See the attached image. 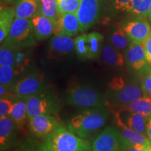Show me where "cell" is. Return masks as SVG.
I'll return each mask as SVG.
<instances>
[{
    "instance_id": "1",
    "label": "cell",
    "mask_w": 151,
    "mask_h": 151,
    "mask_svg": "<svg viewBox=\"0 0 151 151\" xmlns=\"http://www.w3.org/2000/svg\"><path fill=\"white\" fill-rule=\"evenodd\" d=\"M41 151H92L89 143L67 129L62 124L43 139Z\"/></svg>"
},
{
    "instance_id": "2",
    "label": "cell",
    "mask_w": 151,
    "mask_h": 151,
    "mask_svg": "<svg viewBox=\"0 0 151 151\" xmlns=\"http://www.w3.org/2000/svg\"><path fill=\"white\" fill-rule=\"evenodd\" d=\"M109 114L106 108L87 109L68 122V129L78 137L87 139L105 125Z\"/></svg>"
},
{
    "instance_id": "3",
    "label": "cell",
    "mask_w": 151,
    "mask_h": 151,
    "mask_svg": "<svg viewBox=\"0 0 151 151\" xmlns=\"http://www.w3.org/2000/svg\"><path fill=\"white\" fill-rule=\"evenodd\" d=\"M65 102L81 108L96 109L109 106V101L103 94L92 87L71 84L65 92Z\"/></svg>"
},
{
    "instance_id": "4",
    "label": "cell",
    "mask_w": 151,
    "mask_h": 151,
    "mask_svg": "<svg viewBox=\"0 0 151 151\" xmlns=\"http://www.w3.org/2000/svg\"><path fill=\"white\" fill-rule=\"evenodd\" d=\"M27 119L40 115H55L60 110V103L55 96L45 90L25 98Z\"/></svg>"
},
{
    "instance_id": "5",
    "label": "cell",
    "mask_w": 151,
    "mask_h": 151,
    "mask_svg": "<svg viewBox=\"0 0 151 151\" xmlns=\"http://www.w3.org/2000/svg\"><path fill=\"white\" fill-rule=\"evenodd\" d=\"M35 39L32 19L16 18L4 42L16 48H25L34 46Z\"/></svg>"
},
{
    "instance_id": "6",
    "label": "cell",
    "mask_w": 151,
    "mask_h": 151,
    "mask_svg": "<svg viewBox=\"0 0 151 151\" xmlns=\"http://www.w3.org/2000/svg\"><path fill=\"white\" fill-rule=\"evenodd\" d=\"M127 141L120 132L112 126L105 128L94 139L92 151H124Z\"/></svg>"
},
{
    "instance_id": "7",
    "label": "cell",
    "mask_w": 151,
    "mask_h": 151,
    "mask_svg": "<svg viewBox=\"0 0 151 151\" xmlns=\"http://www.w3.org/2000/svg\"><path fill=\"white\" fill-rule=\"evenodd\" d=\"M45 78L43 73L35 72L18 81L12 88V92L20 98H27L44 90Z\"/></svg>"
},
{
    "instance_id": "8",
    "label": "cell",
    "mask_w": 151,
    "mask_h": 151,
    "mask_svg": "<svg viewBox=\"0 0 151 151\" xmlns=\"http://www.w3.org/2000/svg\"><path fill=\"white\" fill-rule=\"evenodd\" d=\"M113 109L115 122L118 127H127L142 134L146 132L147 117L120 107H113Z\"/></svg>"
},
{
    "instance_id": "9",
    "label": "cell",
    "mask_w": 151,
    "mask_h": 151,
    "mask_svg": "<svg viewBox=\"0 0 151 151\" xmlns=\"http://www.w3.org/2000/svg\"><path fill=\"white\" fill-rule=\"evenodd\" d=\"M101 9V0H81L76 15L81 32L88 29L97 22Z\"/></svg>"
},
{
    "instance_id": "10",
    "label": "cell",
    "mask_w": 151,
    "mask_h": 151,
    "mask_svg": "<svg viewBox=\"0 0 151 151\" xmlns=\"http://www.w3.org/2000/svg\"><path fill=\"white\" fill-rule=\"evenodd\" d=\"M130 42L142 44L151 32V26L145 17L139 16L122 24Z\"/></svg>"
},
{
    "instance_id": "11",
    "label": "cell",
    "mask_w": 151,
    "mask_h": 151,
    "mask_svg": "<svg viewBox=\"0 0 151 151\" xmlns=\"http://www.w3.org/2000/svg\"><path fill=\"white\" fill-rule=\"evenodd\" d=\"M143 93L142 89L137 83L132 82L126 84L118 91H108L107 97L109 101L113 104L111 107H114L131 103L142 97Z\"/></svg>"
},
{
    "instance_id": "12",
    "label": "cell",
    "mask_w": 151,
    "mask_h": 151,
    "mask_svg": "<svg viewBox=\"0 0 151 151\" xmlns=\"http://www.w3.org/2000/svg\"><path fill=\"white\" fill-rule=\"evenodd\" d=\"M74 49V40L71 37L57 34L49 43L48 58L60 59L69 55Z\"/></svg>"
},
{
    "instance_id": "13",
    "label": "cell",
    "mask_w": 151,
    "mask_h": 151,
    "mask_svg": "<svg viewBox=\"0 0 151 151\" xmlns=\"http://www.w3.org/2000/svg\"><path fill=\"white\" fill-rule=\"evenodd\" d=\"M29 130L38 138H45L58 125V122L51 115H40L28 119Z\"/></svg>"
},
{
    "instance_id": "14",
    "label": "cell",
    "mask_w": 151,
    "mask_h": 151,
    "mask_svg": "<svg viewBox=\"0 0 151 151\" xmlns=\"http://www.w3.org/2000/svg\"><path fill=\"white\" fill-rule=\"evenodd\" d=\"M32 22L35 38L38 41L48 39L58 32V24L39 12L33 16Z\"/></svg>"
},
{
    "instance_id": "15",
    "label": "cell",
    "mask_w": 151,
    "mask_h": 151,
    "mask_svg": "<svg viewBox=\"0 0 151 151\" xmlns=\"http://www.w3.org/2000/svg\"><path fill=\"white\" fill-rule=\"evenodd\" d=\"M125 60L128 67L135 71L141 72L148 68V62L142 44L130 43L125 52Z\"/></svg>"
},
{
    "instance_id": "16",
    "label": "cell",
    "mask_w": 151,
    "mask_h": 151,
    "mask_svg": "<svg viewBox=\"0 0 151 151\" xmlns=\"http://www.w3.org/2000/svg\"><path fill=\"white\" fill-rule=\"evenodd\" d=\"M80 32L81 26L76 14L60 15L58 20V32L57 34L71 37L76 35Z\"/></svg>"
},
{
    "instance_id": "17",
    "label": "cell",
    "mask_w": 151,
    "mask_h": 151,
    "mask_svg": "<svg viewBox=\"0 0 151 151\" xmlns=\"http://www.w3.org/2000/svg\"><path fill=\"white\" fill-rule=\"evenodd\" d=\"M14 123L10 116L0 118V146L1 151L7 150L11 146L14 139Z\"/></svg>"
},
{
    "instance_id": "18",
    "label": "cell",
    "mask_w": 151,
    "mask_h": 151,
    "mask_svg": "<svg viewBox=\"0 0 151 151\" xmlns=\"http://www.w3.org/2000/svg\"><path fill=\"white\" fill-rule=\"evenodd\" d=\"M40 0H16L14 10L16 18L32 19L39 12Z\"/></svg>"
},
{
    "instance_id": "19",
    "label": "cell",
    "mask_w": 151,
    "mask_h": 151,
    "mask_svg": "<svg viewBox=\"0 0 151 151\" xmlns=\"http://www.w3.org/2000/svg\"><path fill=\"white\" fill-rule=\"evenodd\" d=\"M15 18L14 8L1 6L0 11V42L3 43L8 37Z\"/></svg>"
},
{
    "instance_id": "20",
    "label": "cell",
    "mask_w": 151,
    "mask_h": 151,
    "mask_svg": "<svg viewBox=\"0 0 151 151\" xmlns=\"http://www.w3.org/2000/svg\"><path fill=\"white\" fill-rule=\"evenodd\" d=\"M106 65L113 68H122L124 65V56L110 43H106L101 50Z\"/></svg>"
},
{
    "instance_id": "21",
    "label": "cell",
    "mask_w": 151,
    "mask_h": 151,
    "mask_svg": "<svg viewBox=\"0 0 151 151\" xmlns=\"http://www.w3.org/2000/svg\"><path fill=\"white\" fill-rule=\"evenodd\" d=\"M114 107H120L132 112L141 113L148 118L151 114V96L145 95L127 104Z\"/></svg>"
},
{
    "instance_id": "22",
    "label": "cell",
    "mask_w": 151,
    "mask_h": 151,
    "mask_svg": "<svg viewBox=\"0 0 151 151\" xmlns=\"http://www.w3.org/2000/svg\"><path fill=\"white\" fill-rule=\"evenodd\" d=\"M14 103V108L10 115V118L12 119L14 123L18 128L22 129L26 123L27 118V101L24 98H20Z\"/></svg>"
},
{
    "instance_id": "23",
    "label": "cell",
    "mask_w": 151,
    "mask_h": 151,
    "mask_svg": "<svg viewBox=\"0 0 151 151\" xmlns=\"http://www.w3.org/2000/svg\"><path fill=\"white\" fill-rule=\"evenodd\" d=\"M104 37L97 32H93L88 35V60H96L99 58L102 50Z\"/></svg>"
},
{
    "instance_id": "24",
    "label": "cell",
    "mask_w": 151,
    "mask_h": 151,
    "mask_svg": "<svg viewBox=\"0 0 151 151\" xmlns=\"http://www.w3.org/2000/svg\"><path fill=\"white\" fill-rule=\"evenodd\" d=\"M118 128L122 136L127 142L132 144H139L147 146H151V141L144 134L140 133L127 127H120Z\"/></svg>"
},
{
    "instance_id": "25",
    "label": "cell",
    "mask_w": 151,
    "mask_h": 151,
    "mask_svg": "<svg viewBox=\"0 0 151 151\" xmlns=\"http://www.w3.org/2000/svg\"><path fill=\"white\" fill-rule=\"evenodd\" d=\"M39 13L58 24V20L61 14L58 10L56 0H40Z\"/></svg>"
},
{
    "instance_id": "26",
    "label": "cell",
    "mask_w": 151,
    "mask_h": 151,
    "mask_svg": "<svg viewBox=\"0 0 151 151\" xmlns=\"http://www.w3.org/2000/svg\"><path fill=\"white\" fill-rule=\"evenodd\" d=\"M129 38L122 27H118L113 30L109 36V43L119 51L124 50L129 47L128 46H129Z\"/></svg>"
},
{
    "instance_id": "27",
    "label": "cell",
    "mask_w": 151,
    "mask_h": 151,
    "mask_svg": "<svg viewBox=\"0 0 151 151\" xmlns=\"http://www.w3.org/2000/svg\"><path fill=\"white\" fill-rule=\"evenodd\" d=\"M17 48L8 43H1L0 48V65L15 67Z\"/></svg>"
},
{
    "instance_id": "28",
    "label": "cell",
    "mask_w": 151,
    "mask_h": 151,
    "mask_svg": "<svg viewBox=\"0 0 151 151\" xmlns=\"http://www.w3.org/2000/svg\"><path fill=\"white\" fill-rule=\"evenodd\" d=\"M20 73V71L15 67L0 65V83L6 87L10 86Z\"/></svg>"
},
{
    "instance_id": "29",
    "label": "cell",
    "mask_w": 151,
    "mask_h": 151,
    "mask_svg": "<svg viewBox=\"0 0 151 151\" xmlns=\"http://www.w3.org/2000/svg\"><path fill=\"white\" fill-rule=\"evenodd\" d=\"M74 50L81 60L88 59V35H82L76 38L74 40Z\"/></svg>"
},
{
    "instance_id": "30",
    "label": "cell",
    "mask_w": 151,
    "mask_h": 151,
    "mask_svg": "<svg viewBox=\"0 0 151 151\" xmlns=\"http://www.w3.org/2000/svg\"><path fill=\"white\" fill-rule=\"evenodd\" d=\"M150 6L151 0H132L129 13L146 18L148 17Z\"/></svg>"
},
{
    "instance_id": "31",
    "label": "cell",
    "mask_w": 151,
    "mask_h": 151,
    "mask_svg": "<svg viewBox=\"0 0 151 151\" xmlns=\"http://www.w3.org/2000/svg\"><path fill=\"white\" fill-rule=\"evenodd\" d=\"M60 14H76L81 0H56Z\"/></svg>"
},
{
    "instance_id": "32",
    "label": "cell",
    "mask_w": 151,
    "mask_h": 151,
    "mask_svg": "<svg viewBox=\"0 0 151 151\" xmlns=\"http://www.w3.org/2000/svg\"><path fill=\"white\" fill-rule=\"evenodd\" d=\"M14 104L7 98H1L0 99V118L10 116L14 108Z\"/></svg>"
},
{
    "instance_id": "33",
    "label": "cell",
    "mask_w": 151,
    "mask_h": 151,
    "mask_svg": "<svg viewBox=\"0 0 151 151\" xmlns=\"http://www.w3.org/2000/svg\"><path fill=\"white\" fill-rule=\"evenodd\" d=\"M126 81L122 77H116L113 78L108 84L109 91L116 92L121 90L126 86Z\"/></svg>"
},
{
    "instance_id": "34",
    "label": "cell",
    "mask_w": 151,
    "mask_h": 151,
    "mask_svg": "<svg viewBox=\"0 0 151 151\" xmlns=\"http://www.w3.org/2000/svg\"><path fill=\"white\" fill-rule=\"evenodd\" d=\"M111 1L117 10L129 13L131 10L132 0H111Z\"/></svg>"
},
{
    "instance_id": "35",
    "label": "cell",
    "mask_w": 151,
    "mask_h": 151,
    "mask_svg": "<svg viewBox=\"0 0 151 151\" xmlns=\"http://www.w3.org/2000/svg\"><path fill=\"white\" fill-rule=\"evenodd\" d=\"M141 88L145 95L151 96V75L148 73L142 78Z\"/></svg>"
},
{
    "instance_id": "36",
    "label": "cell",
    "mask_w": 151,
    "mask_h": 151,
    "mask_svg": "<svg viewBox=\"0 0 151 151\" xmlns=\"http://www.w3.org/2000/svg\"><path fill=\"white\" fill-rule=\"evenodd\" d=\"M148 65L151 66V32L142 43Z\"/></svg>"
},
{
    "instance_id": "37",
    "label": "cell",
    "mask_w": 151,
    "mask_h": 151,
    "mask_svg": "<svg viewBox=\"0 0 151 151\" xmlns=\"http://www.w3.org/2000/svg\"><path fill=\"white\" fill-rule=\"evenodd\" d=\"M150 146L139 144H132L127 141V144H126L124 151H148Z\"/></svg>"
},
{
    "instance_id": "38",
    "label": "cell",
    "mask_w": 151,
    "mask_h": 151,
    "mask_svg": "<svg viewBox=\"0 0 151 151\" xmlns=\"http://www.w3.org/2000/svg\"><path fill=\"white\" fill-rule=\"evenodd\" d=\"M146 134L151 141V114L147 118L146 122Z\"/></svg>"
},
{
    "instance_id": "39",
    "label": "cell",
    "mask_w": 151,
    "mask_h": 151,
    "mask_svg": "<svg viewBox=\"0 0 151 151\" xmlns=\"http://www.w3.org/2000/svg\"><path fill=\"white\" fill-rule=\"evenodd\" d=\"M148 18L149 19V20L151 22V6L150 8V10H149V12H148Z\"/></svg>"
},
{
    "instance_id": "40",
    "label": "cell",
    "mask_w": 151,
    "mask_h": 151,
    "mask_svg": "<svg viewBox=\"0 0 151 151\" xmlns=\"http://www.w3.org/2000/svg\"><path fill=\"white\" fill-rule=\"evenodd\" d=\"M5 1H7V2H12V1H16V0H5Z\"/></svg>"
},
{
    "instance_id": "41",
    "label": "cell",
    "mask_w": 151,
    "mask_h": 151,
    "mask_svg": "<svg viewBox=\"0 0 151 151\" xmlns=\"http://www.w3.org/2000/svg\"><path fill=\"white\" fill-rule=\"evenodd\" d=\"M23 151H36V150H23Z\"/></svg>"
},
{
    "instance_id": "42",
    "label": "cell",
    "mask_w": 151,
    "mask_h": 151,
    "mask_svg": "<svg viewBox=\"0 0 151 151\" xmlns=\"http://www.w3.org/2000/svg\"><path fill=\"white\" fill-rule=\"evenodd\" d=\"M148 151H151V146L150 147V148H149V150H148Z\"/></svg>"
},
{
    "instance_id": "43",
    "label": "cell",
    "mask_w": 151,
    "mask_h": 151,
    "mask_svg": "<svg viewBox=\"0 0 151 151\" xmlns=\"http://www.w3.org/2000/svg\"><path fill=\"white\" fill-rule=\"evenodd\" d=\"M149 73H150V75H151V70H150V72H149Z\"/></svg>"
}]
</instances>
